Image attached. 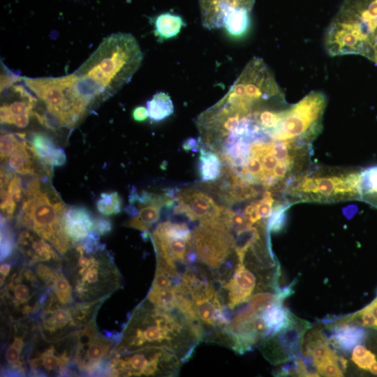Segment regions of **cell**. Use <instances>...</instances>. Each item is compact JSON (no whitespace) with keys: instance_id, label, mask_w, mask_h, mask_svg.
Here are the masks:
<instances>
[{"instance_id":"obj_46","label":"cell","mask_w":377,"mask_h":377,"mask_svg":"<svg viewBox=\"0 0 377 377\" xmlns=\"http://www.w3.org/2000/svg\"><path fill=\"white\" fill-rule=\"evenodd\" d=\"M14 264L6 262L1 265V286L4 283L10 274Z\"/></svg>"},{"instance_id":"obj_38","label":"cell","mask_w":377,"mask_h":377,"mask_svg":"<svg viewBox=\"0 0 377 377\" xmlns=\"http://www.w3.org/2000/svg\"><path fill=\"white\" fill-rule=\"evenodd\" d=\"M337 357L334 355L316 365L318 373L324 376H343V372L337 364Z\"/></svg>"},{"instance_id":"obj_22","label":"cell","mask_w":377,"mask_h":377,"mask_svg":"<svg viewBox=\"0 0 377 377\" xmlns=\"http://www.w3.org/2000/svg\"><path fill=\"white\" fill-rule=\"evenodd\" d=\"M94 219L84 207L67 208L63 217L66 235L75 244L87 238L94 230Z\"/></svg>"},{"instance_id":"obj_37","label":"cell","mask_w":377,"mask_h":377,"mask_svg":"<svg viewBox=\"0 0 377 377\" xmlns=\"http://www.w3.org/2000/svg\"><path fill=\"white\" fill-rule=\"evenodd\" d=\"M19 138L16 133H3L1 135V160L5 161L16 149Z\"/></svg>"},{"instance_id":"obj_20","label":"cell","mask_w":377,"mask_h":377,"mask_svg":"<svg viewBox=\"0 0 377 377\" xmlns=\"http://www.w3.org/2000/svg\"><path fill=\"white\" fill-rule=\"evenodd\" d=\"M255 0H199L202 25L208 29L222 27L225 15L232 9L251 11Z\"/></svg>"},{"instance_id":"obj_30","label":"cell","mask_w":377,"mask_h":377,"mask_svg":"<svg viewBox=\"0 0 377 377\" xmlns=\"http://www.w3.org/2000/svg\"><path fill=\"white\" fill-rule=\"evenodd\" d=\"M140 206L138 214L128 220L125 226L149 233L150 228L160 218L161 207L154 205Z\"/></svg>"},{"instance_id":"obj_32","label":"cell","mask_w":377,"mask_h":377,"mask_svg":"<svg viewBox=\"0 0 377 377\" xmlns=\"http://www.w3.org/2000/svg\"><path fill=\"white\" fill-rule=\"evenodd\" d=\"M98 211L104 216L117 214L121 209V200L117 192H104L96 202Z\"/></svg>"},{"instance_id":"obj_39","label":"cell","mask_w":377,"mask_h":377,"mask_svg":"<svg viewBox=\"0 0 377 377\" xmlns=\"http://www.w3.org/2000/svg\"><path fill=\"white\" fill-rule=\"evenodd\" d=\"M274 198L270 191H266L262 199L257 202L256 210L261 219H268L273 212Z\"/></svg>"},{"instance_id":"obj_27","label":"cell","mask_w":377,"mask_h":377,"mask_svg":"<svg viewBox=\"0 0 377 377\" xmlns=\"http://www.w3.org/2000/svg\"><path fill=\"white\" fill-rule=\"evenodd\" d=\"M182 18L175 14L162 13L154 19V34L160 40H165L177 36L182 26Z\"/></svg>"},{"instance_id":"obj_42","label":"cell","mask_w":377,"mask_h":377,"mask_svg":"<svg viewBox=\"0 0 377 377\" xmlns=\"http://www.w3.org/2000/svg\"><path fill=\"white\" fill-rule=\"evenodd\" d=\"M132 117L136 121H143L147 119L148 116L147 110L143 106H138L135 108L132 112Z\"/></svg>"},{"instance_id":"obj_18","label":"cell","mask_w":377,"mask_h":377,"mask_svg":"<svg viewBox=\"0 0 377 377\" xmlns=\"http://www.w3.org/2000/svg\"><path fill=\"white\" fill-rule=\"evenodd\" d=\"M175 214L186 216L190 221L199 220L200 223L211 222L219 219L226 207L219 206L208 195L193 188L178 191L175 198Z\"/></svg>"},{"instance_id":"obj_12","label":"cell","mask_w":377,"mask_h":377,"mask_svg":"<svg viewBox=\"0 0 377 377\" xmlns=\"http://www.w3.org/2000/svg\"><path fill=\"white\" fill-rule=\"evenodd\" d=\"M326 103L323 93L313 91L290 105L272 132V139L309 146L321 131Z\"/></svg>"},{"instance_id":"obj_10","label":"cell","mask_w":377,"mask_h":377,"mask_svg":"<svg viewBox=\"0 0 377 377\" xmlns=\"http://www.w3.org/2000/svg\"><path fill=\"white\" fill-rule=\"evenodd\" d=\"M183 362L174 352L148 346L133 350L114 348L107 368L110 376H176Z\"/></svg>"},{"instance_id":"obj_23","label":"cell","mask_w":377,"mask_h":377,"mask_svg":"<svg viewBox=\"0 0 377 377\" xmlns=\"http://www.w3.org/2000/svg\"><path fill=\"white\" fill-rule=\"evenodd\" d=\"M333 331L329 341L344 353L350 352L355 346L362 343L366 337L365 330L354 324L336 327Z\"/></svg>"},{"instance_id":"obj_3","label":"cell","mask_w":377,"mask_h":377,"mask_svg":"<svg viewBox=\"0 0 377 377\" xmlns=\"http://www.w3.org/2000/svg\"><path fill=\"white\" fill-rule=\"evenodd\" d=\"M100 234L92 230L75 243L62 258V270L75 299L94 302L108 298L121 286L122 278L114 260L100 244Z\"/></svg>"},{"instance_id":"obj_48","label":"cell","mask_w":377,"mask_h":377,"mask_svg":"<svg viewBox=\"0 0 377 377\" xmlns=\"http://www.w3.org/2000/svg\"><path fill=\"white\" fill-rule=\"evenodd\" d=\"M373 61H374L377 64V42L375 45L374 50V56H373Z\"/></svg>"},{"instance_id":"obj_28","label":"cell","mask_w":377,"mask_h":377,"mask_svg":"<svg viewBox=\"0 0 377 377\" xmlns=\"http://www.w3.org/2000/svg\"><path fill=\"white\" fill-rule=\"evenodd\" d=\"M223 25L230 36H242L249 28V11L239 8L230 10L224 16Z\"/></svg>"},{"instance_id":"obj_11","label":"cell","mask_w":377,"mask_h":377,"mask_svg":"<svg viewBox=\"0 0 377 377\" xmlns=\"http://www.w3.org/2000/svg\"><path fill=\"white\" fill-rule=\"evenodd\" d=\"M105 300L63 304L50 292L40 310L34 316L40 336L50 341L73 333L96 318Z\"/></svg>"},{"instance_id":"obj_25","label":"cell","mask_w":377,"mask_h":377,"mask_svg":"<svg viewBox=\"0 0 377 377\" xmlns=\"http://www.w3.org/2000/svg\"><path fill=\"white\" fill-rule=\"evenodd\" d=\"M27 148L34 158L44 165H52L53 157L57 149L52 139L46 133L36 132L31 135Z\"/></svg>"},{"instance_id":"obj_44","label":"cell","mask_w":377,"mask_h":377,"mask_svg":"<svg viewBox=\"0 0 377 377\" xmlns=\"http://www.w3.org/2000/svg\"><path fill=\"white\" fill-rule=\"evenodd\" d=\"M66 158L64 151L61 148H57L53 157V166H61L66 163Z\"/></svg>"},{"instance_id":"obj_34","label":"cell","mask_w":377,"mask_h":377,"mask_svg":"<svg viewBox=\"0 0 377 377\" xmlns=\"http://www.w3.org/2000/svg\"><path fill=\"white\" fill-rule=\"evenodd\" d=\"M351 359L359 368L364 370H369L370 365L376 360L373 353L360 344L353 348Z\"/></svg>"},{"instance_id":"obj_2","label":"cell","mask_w":377,"mask_h":377,"mask_svg":"<svg viewBox=\"0 0 377 377\" xmlns=\"http://www.w3.org/2000/svg\"><path fill=\"white\" fill-rule=\"evenodd\" d=\"M143 54L128 33L113 34L73 73L77 89L91 108L128 83L141 65Z\"/></svg>"},{"instance_id":"obj_36","label":"cell","mask_w":377,"mask_h":377,"mask_svg":"<svg viewBox=\"0 0 377 377\" xmlns=\"http://www.w3.org/2000/svg\"><path fill=\"white\" fill-rule=\"evenodd\" d=\"M286 207L284 205H276L267 223V230L269 233L278 232L281 230L285 224V212Z\"/></svg>"},{"instance_id":"obj_4","label":"cell","mask_w":377,"mask_h":377,"mask_svg":"<svg viewBox=\"0 0 377 377\" xmlns=\"http://www.w3.org/2000/svg\"><path fill=\"white\" fill-rule=\"evenodd\" d=\"M377 42V0H344L330 23L324 43L334 56L360 54L373 59Z\"/></svg>"},{"instance_id":"obj_15","label":"cell","mask_w":377,"mask_h":377,"mask_svg":"<svg viewBox=\"0 0 377 377\" xmlns=\"http://www.w3.org/2000/svg\"><path fill=\"white\" fill-rule=\"evenodd\" d=\"M7 325V339L3 346L1 374L24 376L27 374V360L34 343L39 335L34 317Z\"/></svg>"},{"instance_id":"obj_24","label":"cell","mask_w":377,"mask_h":377,"mask_svg":"<svg viewBox=\"0 0 377 377\" xmlns=\"http://www.w3.org/2000/svg\"><path fill=\"white\" fill-rule=\"evenodd\" d=\"M268 329L269 337L275 335L287 327L293 316L282 303L267 306L260 312Z\"/></svg>"},{"instance_id":"obj_35","label":"cell","mask_w":377,"mask_h":377,"mask_svg":"<svg viewBox=\"0 0 377 377\" xmlns=\"http://www.w3.org/2000/svg\"><path fill=\"white\" fill-rule=\"evenodd\" d=\"M21 186L23 194L28 198L38 195L40 191V183L35 173L21 175Z\"/></svg>"},{"instance_id":"obj_6","label":"cell","mask_w":377,"mask_h":377,"mask_svg":"<svg viewBox=\"0 0 377 377\" xmlns=\"http://www.w3.org/2000/svg\"><path fill=\"white\" fill-rule=\"evenodd\" d=\"M22 80L45 104V112L62 126L75 127L90 109L77 89V77L73 73L57 77H22Z\"/></svg>"},{"instance_id":"obj_29","label":"cell","mask_w":377,"mask_h":377,"mask_svg":"<svg viewBox=\"0 0 377 377\" xmlns=\"http://www.w3.org/2000/svg\"><path fill=\"white\" fill-rule=\"evenodd\" d=\"M360 192V200L377 207V165L362 169Z\"/></svg>"},{"instance_id":"obj_16","label":"cell","mask_w":377,"mask_h":377,"mask_svg":"<svg viewBox=\"0 0 377 377\" xmlns=\"http://www.w3.org/2000/svg\"><path fill=\"white\" fill-rule=\"evenodd\" d=\"M309 327V323L293 316L287 327L263 340V355L273 364L295 358L302 349L304 334Z\"/></svg>"},{"instance_id":"obj_13","label":"cell","mask_w":377,"mask_h":377,"mask_svg":"<svg viewBox=\"0 0 377 377\" xmlns=\"http://www.w3.org/2000/svg\"><path fill=\"white\" fill-rule=\"evenodd\" d=\"M121 333L98 331L95 318L75 332L73 368L75 375L107 376L108 361Z\"/></svg>"},{"instance_id":"obj_21","label":"cell","mask_w":377,"mask_h":377,"mask_svg":"<svg viewBox=\"0 0 377 377\" xmlns=\"http://www.w3.org/2000/svg\"><path fill=\"white\" fill-rule=\"evenodd\" d=\"M33 267L40 279L61 304L75 302L73 288L62 267L47 263H38Z\"/></svg>"},{"instance_id":"obj_17","label":"cell","mask_w":377,"mask_h":377,"mask_svg":"<svg viewBox=\"0 0 377 377\" xmlns=\"http://www.w3.org/2000/svg\"><path fill=\"white\" fill-rule=\"evenodd\" d=\"M247 263L251 266V268L244 261L237 260L230 279L219 288L221 300L229 309L232 310L248 302L256 289H259L253 271L262 268L252 263Z\"/></svg>"},{"instance_id":"obj_33","label":"cell","mask_w":377,"mask_h":377,"mask_svg":"<svg viewBox=\"0 0 377 377\" xmlns=\"http://www.w3.org/2000/svg\"><path fill=\"white\" fill-rule=\"evenodd\" d=\"M8 220L1 216V261L8 259L15 249L14 233Z\"/></svg>"},{"instance_id":"obj_19","label":"cell","mask_w":377,"mask_h":377,"mask_svg":"<svg viewBox=\"0 0 377 377\" xmlns=\"http://www.w3.org/2000/svg\"><path fill=\"white\" fill-rule=\"evenodd\" d=\"M46 241L30 229L22 230L18 234L16 249L23 264L34 267L38 263H47L62 267V258Z\"/></svg>"},{"instance_id":"obj_1","label":"cell","mask_w":377,"mask_h":377,"mask_svg":"<svg viewBox=\"0 0 377 377\" xmlns=\"http://www.w3.org/2000/svg\"><path fill=\"white\" fill-rule=\"evenodd\" d=\"M202 341L203 330L198 322L178 309H162L145 299L131 312L114 348L133 350L163 347L176 353L184 363Z\"/></svg>"},{"instance_id":"obj_5","label":"cell","mask_w":377,"mask_h":377,"mask_svg":"<svg viewBox=\"0 0 377 377\" xmlns=\"http://www.w3.org/2000/svg\"><path fill=\"white\" fill-rule=\"evenodd\" d=\"M362 169L325 167L304 172L288 184L286 195L293 202L331 203L360 200Z\"/></svg>"},{"instance_id":"obj_43","label":"cell","mask_w":377,"mask_h":377,"mask_svg":"<svg viewBox=\"0 0 377 377\" xmlns=\"http://www.w3.org/2000/svg\"><path fill=\"white\" fill-rule=\"evenodd\" d=\"M201 141V139H195L193 138H190L185 140L182 144V147L186 151H197L199 150V143Z\"/></svg>"},{"instance_id":"obj_9","label":"cell","mask_w":377,"mask_h":377,"mask_svg":"<svg viewBox=\"0 0 377 377\" xmlns=\"http://www.w3.org/2000/svg\"><path fill=\"white\" fill-rule=\"evenodd\" d=\"M66 209L61 200L52 199L47 192L40 191L23 201L16 219V226L34 231L63 256L75 244L63 226Z\"/></svg>"},{"instance_id":"obj_47","label":"cell","mask_w":377,"mask_h":377,"mask_svg":"<svg viewBox=\"0 0 377 377\" xmlns=\"http://www.w3.org/2000/svg\"><path fill=\"white\" fill-rule=\"evenodd\" d=\"M369 370L371 373L377 375V361H374L369 367Z\"/></svg>"},{"instance_id":"obj_40","label":"cell","mask_w":377,"mask_h":377,"mask_svg":"<svg viewBox=\"0 0 377 377\" xmlns=\"http://www.w3.org/2000/svg\"><path fill=\"white\" fill-rule=\"evenodd\" d=\"M10 199L17 204L22 197V189L21 186V177L14 175L7 187Z\"/></svg>"},{"instance_id":"obj_7","label":"cell","mask_w":377,"mask_h":377,"mask_svg":"<svg viewBox=\"0 0 377 377\" xmlns=\"http://www.w3.org/2000/svg\"><path fill=\"white\" fill-rule=\"evenodd\" d=\"M1 287V318L4 324L36 316L50 293L34 269L24 264L15 267L13 265Z\"/></svg>"},{"instance_id":"obj_31","label":"cell","mask_w":377,"mask_h":377,"mask_svg":"<svg viewBox=\"0 0 377 377\" xmlns=\"http://www.w3.org/2000/svg\"><path fill=\"white\" fill-rule=\"evenodd\" d=\"M149 117L155 121H159L170 116L174 112L172 101L165 92L156 93L152 98L147 102Z\"/></svg>"},{"instance_id":"obj_45","label":"cell","mask_w":377,"mask_h":377,"mask_svg":"<svg viewBox=\"0 0 377 377\" xmlns=\"http://www.w3.org/2000/svg\"><path fill=\"white\" fill-rule=\"evenodd\" d=\"M13 175L7 170L5 167L1 166V188H6L8 187V185L13 178Z\"/></svg>"},{"instance_id":"obj_8","label":"cell","mask_w":377,"mask_h":377,"mask_svg":"<svg viewBox=\"0 0 377 377\" xmlns=\"http://www.w3.org/2000/svg\"><path fill=\"white\" fill-rule=\"evenodd\" d=\"M192 240L198 261L210 273L214 283L225 281L235 266L232 258L235 253V239L228 221L200 223L193 230Z\"/></svg>"},{"instance_id":"obj_26","label":"cell","mask_w":377,"mask_h":377,"mask_svg":"<svg viewBox=\"0 0 377 377\" xmlns=\"http://www.w3.org/2000/svg\"><path fill=\"white\" fill-rule=\"evenodd\" d=\"M199 175L204 182H211L221 177L222 163L220 156L212 151L200 149Z\"/></svg>"},{"instance_id":"obj_41","label":"cell","mask_w":377,"mask_h":377,"mask_svg":"<svg viewBox=\"0 0 377 377\" xmlns=\"http://www.w3.org/2000/svg\"><path fill=\"white\" fill-rule=\"evenodd\" d=\"M112 228V225L108 219L100 216L94 219V230L101 235L108 234Z\"/></svg>"},{"instance_id":"obj_14","label":"cell","mask_w":377,"mask_h":377,"mask_svg":"<svg viewBox=\"0 0 377 377\" xmlns=\"http://www.w3.org/2000/svg\"><path fill=\"white\" fill-rule=\"evenodd\" d=\"M75 332L55 341H45L40 334L29 353L27 374L34 376H73Z\"/></svg>"}]
</instances>
